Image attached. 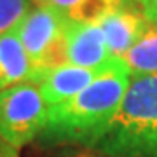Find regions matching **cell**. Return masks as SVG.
<instances>
[{"instance_id": "1", "label": "cell", "mask_w": 157, "mask_h": 157, "mask_svg": "<svg viewBox=\"0 0 157 157\" xmlns=\"http://www.w3.org/2000/svg\"><path fill=\"white\" fill-rule=\"evenodd\" d=\"M129 80L128 67L121 58H113L84 91L49 107L40 140L49 145L87 147L115 115Z\"/></svg>"}, {"instance_id": "2", "label": "cell", "mask_w": 157, "mask_h": 157, "mask_svg": "<svg viewBox=\"0 0 157 157\" xmlns=\"http://www.w3.org/2000/svg\"><path fill=\"white\" fill-rule=\"evenodd\" d=\"M87 148L108 157H157V73L131 77L115 115Z\"/></svg>"}, {"instance_id": "3", "label": "cell", "mask_w": 157, "mask_h": 157, "mask_svg": "<svg viewBox=\"0 0 157 157\" xmlns=\"http://www.w3.org/2000/svg\"><path fill=\"white\" fill-rule=\"evenodd\" d=\"M67 26L68 17L45 4H37L19 21L16 33L33 67V78L30 82H35L40 73L68 63Z\"/></svg>"}, {"instance_id": "4", "label": "cell", "mask_w": 157, "mask_h": 157, "mask_svg": "<svg viewBox=\"0 0 157 157\" xmlns=\"http://www.w3.org/2000/svg\"><path fill=\"white\" fill-rule=\"evenodd\" d=\"M49 105L39 84L21 82L0 91V140L14 148H23L44 129Z\"/></svg>"}, {"instance_id": "5", "label": "cell", "mask_w": 157, "mask_h": 157, "mask_svg": "<svg viewBox=\"0 0 157 157\" xmlns=\"http://www.w3.org/2000/svg\"><path fill=\"white\" fill-rule=\"evenodd\" d=\"M67 59L70 65L84 68L105 67L112 58L107 47L105 35L98 23H82L68 19L67 33Z\"/></svg>"}, {"instance_id": "6", "label": "cell", "mask_w": 157, "mask_h": 157, "mask_svg": "<svg viewBox=\"0 0 157 157\" xmlns=\"http://www.w3.org/2000/svg\"><path fill=\"white\" fill-rule=\"evenodd\" d=\"M110 61L100 68H84L67 63V65L51 68L47 72L40 73L35 84H39L45 103L52 107V105H58V103H63V101L73 98L80 91H84L98 75H101L107 70Z\"/></svg>"}, {"instance_id": "7", "label": "cell", "mask_w": 157, "mask_h": 157, "mask_svg": "<svg viewBox=\"0 0 157 157\" xmlns=\"http://www.w3.org/2000/svg\"><path fill=\"white\" fill-rule=\"evenodd\" d=\"M148 23L150 21L145 17L141 7H122L107 14L98 25L105 35L110 54L122 58L143 35Z\"/></svg>"}, {"instance_id": "8", "label": "cell", "mask_w": 157, "mask_h": 157, "mask_svg": "<svg viewBox=\"0 0 157 157\" xmlns=\"http://www.w3.org/2000/svg\"><path fill=\"white\" fill-rule=\"evenodd\" d=\"M32 78L33 67L14 28L0 37V91Z\"/></svg>"}, {"instance_id": "9", "label": "cell", "mask_w": 157, "mask_h": 157, "mask_svg": "<svg viewBox=\"0 0 157 157\" xmlns=\"http://www.w3.org/2000/svg\"><path fill=\"white\" fill-rule=\"evenodd\" d=\"M121 59L128 67L131 77L157 73V25L148 23L143 35Z\"/></svg>"}, {"instance_id": "10", "label": "cell", "mask_w": 157, "mask_h": 157, "mask_svg": "<svg viewBox=\"0 0 157 157\" xmlns=\"http://www.w3.org/2000/svg\"><path fill=\"white\" fill-rule=\"evenodd\" d=\"M30 11V0H0V37L16 28Z\"/></svg>"}, {"instance_id": "11", "label": "cell", "mask_w": 157, "mask_h": 157, "mask_svg": "<svg viewBox=\"0 0 157 157\" xmlns=\"http://www.w3.org/2000/svg\"><path fill=\"white\" fill-rule=\"evenodd\" d=\"M40 4L54 7V9H58L59 12H63V14L68 17L80 4H82V0H42Z\"/></svg>"}, {"instance_id": "12", "label": "cell", "mask_w": 157, "mask_h": 157, "mask_svg": "<svg viewBox=\"0 0 157 157\" xmlns=\"http://www.w3.org/2000/svg\"><path fill=\"white\" fill-rule=\"evenodd\" d=\"M61 157H108V155L101 154V152H96L93 148H87V147H72V148L65 150V154Z\"/></svg>"}, {"instance_id": "13", "label": "cell", "mask_w": 157, "mask_h": 157, "mask_svg": "<svg viewBox=\"0 0 157 157\" xmlns=\"http://www.w3.org/2000/svg\"><path fill=\"white\" fill-rule=\"evenodd\" d=\"M141 11L152 25H157V0H143Z\"/></svg>"}, {"instance_id": "14", "label": "cell", "mask_w": 157, "mask_h": 157, "mask_svg": "<svg viewBox=\"0 0 157 157\" xmlns=\"http://www.w3.org/2000/svg\"><path fill=\"white\" fill-rule=\"evenodd\" d=\"M0 157H17V148L7 145L6 141L0 140Z\"/></svg>"}, {"instance_id": "15", "label": "cell", "mask_w": 157, "mask_h": 157, "mask_svg": "<svg viewBox=\"0 0 157 157\" xmlns=\"http://www.w3.org/2000/svg\"><path fill=\"white\" fill-rule=\"evenodd\" d=\"M136 2H138V6L141 7V4H143V0H136Z\"/></svg>"}, {"instance_id": "16", "label": "cell", "mask_w": 157, "mask_h": 157, "mask_svg": "<svg viewBox=\"0 0 157 157\" xmlns=\"http://www.w3.org/2000/svg\"><path fill=\"white\" fill-rule=\"evenodd\" d=\"M35 2H37V4H40V2H42V0H35Z\"/></svg>"}]
</instances>
